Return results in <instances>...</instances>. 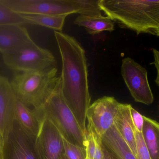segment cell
I'll use <instances>...</instances> for the list:
<instances>
[{"instance_id":"1","label":"cell","mask_w":159,"mask_h":159,"mask_svg":"<svg viewBox=\"0 0 159 159\" xmlns=\"http://www.w3.org/2000/svg\"><path fill=\"white\" fill-rule=\"evenodd\" d=\"M54 35L62 59L60 78L62 96L85 134L86 113L91 105L85 51L74 37L56 31Z\"/></svg>"},{"instance_id":"2","label":"cell","mask_w":159,"mask_h":159,"mask_svg":"<svg viewBox=\"0 0 159 159\" xmlns=\"http://www.w3.org/2000/svg\"><path fill=\"white\" fill-rule=\"evenodd\" d=\"M98 6L122 28L159 36V0H99Z\"/></svg>"},{"instance_id":"3","label":"cell","mask_w":159,"mask_h":159,"mask_svg":"<svg viewBox=\"0 0 159 159\" xmlns=\"http://www.w3.org/2000/svg\"><path fill=\"white\" fill-rule=\"evenodd\" d=\"M14 11L21 15L68 16L71 14L101 15L99 0H1Z\"/></svg>"},{"instance_id":"4","label":"cell","mask_w":159,"mask_h":159,"mask_svg":"<svg viewBox=\"0 0 159 159\" xmlns=\"http://www.w3.org/2000/svg\"><path fill=\"white\" fill-rule=\"evenodd\" d=\"M11 84L17 99L28 107H41L61 83L57 67L43 72H20Z\"/></svg>"},{"instance_id":"5","label":"cell","mask_w":159,"mask_h":159,"mask_svg":"<svg viewBox=\"0 0 159 159\" xmlns=\"http://www.w3.org/2000/svg\"><path fill=\"white\" fill-rule=\"evenodd\" d=\"M33 110L37 115L50 120L66 140L85 148V134L63 98L61 83L41 107Z\"/></svg>"},{"instance_id":"6","label":"cell","mask_w":159,"mask_h":159,"mask_svg":"<svg viewBox=\"0 0 159 159\" xmlns=\"http://www.w3.org/2000/svg\"><path fill=\"white\" fill-rule=\"evenodd\" d=\"M2 56L5 65L18 72H43L57 67L52 53L34 41Z\"/></svg>"},{"instance_id":"7","label":"cell","mask_w":159,"mask_h":159,"mask_svg":"<svg viewBox=\"0 0 159 159\" xmlns=\"http://www.w3.org/2000/svg\"><path fill=\"white\" fill-rule=\"evenodd\" d=\"M121 75L135 101L147 105L154 100L148 78V71L130 57L122 60Z\"/></svg>"},{"instance_id":"8","label":"cell","mask_w":159,"mask_h":159,"mask_svg":"<svg viewBox=\"0 0 159 159\" xmlns=\"http://www.w3.org/2000/svg\"><path fill=\"white\" fill-rule=\"evenodd\" d=\"M36 114L40 127L35 146L40 159H62L63 144L61 134L48 119Z\"/></svg>"},{"instance_id":"9","label":"cell","mask_w":159,"mask_h":159,"mask_svg":"<svg viewBox=\"0 0 159 159\" xmlns=\"http://www.w3.org/2000/svg\"><path fill=\"white\" fill-rule=\"evenodd\" d=\"M121 104L114 97L104 96L95 101L88 108L86 119L100 136L114 125Z\"/></svg>"},{"instance_id":"10","label":"cell","mask_w":159,"mask_h":159,"mask_svg":"<svg viewBox=\"0 0 159 159\" xmlns=\"http://www.w3.org/2000/svg\"><path fill=\"white\" fill-rule=\"evenodd\" d=\"M35 139L15 122L12 130L4 139V159H40Z\"/></svg>"},{"instance_id":"11","label":"cell","mask_w":159,"mask_h":159,"mask_svg":"<svg viewBox=\"0 0 159 159\" xmlns=\"http://www.w3.org/2000/svg\"><path fill=\"white\" fill-rule=\"evenodd\" d=\"M16 99L10 81L0 75V132L4 139L14 126V115Z\"/></svg>"},{"instance_id":"12","label":"cell","mask_w":159,"mask_h":159,"mask_svg":"<svg viewBox=\"0 0 159 159\" xmlns=\"http://www.w3.org/2000/svg\"><path fill=\"white\" fill-rule=\"evenodd\" d=\"M32 42L26 29L22 25H0V52L2 54Z\"/></svg>"},{"instance_id":"13","label":"cell","mask_w":159,"mask_h":159,"mask_svg":"<svg viewBox=\"0 0 159 159\" xmlns=\"http://www.w3.org/2000/svg\"><path fill=\"white\" fill-rule=\"evenodd\" d=\"M130 104H121L114 120V125L124 140L137 158L135 128L130 114Z\"/></svg>"},{"instance_id":"14","label":"cell","mask_w":159,"mask_h":159,"mask_svg":"<svg viewBox=\"0 0 159 159\" xmlns=\"http://www.w3.org/2000/svg\"><path fill=\"white\" fill-rule=\"evenodd\" d=\"M15 122L29 135L36 138L39 130V121L33 109L16 99L15 107Z\"/></svg>"},{"instance_id":"15","label":"cell","mask_w":159,"mask_h":159,"mask_svg":"<svg viewBox=\"0 0 159 159\" xmlns=\"http://www.w3.org/2000/svg\"><path fill=\"white\" fill-rule=\"evenodd\" d=\"M102 144L117 159H137L113 125L101 136Z\"/></svg>"},{"instance_id":"16","label":"cell","mask_w":159,"mask_h":159,"mask_svg":"<svg viewBox=\"0 0 159 159\" xmlns=\"http://www.w3.org/2000/svg\"><path fill=\"white\" fill-rule=\"evenodd\" d=\"M74 24L83 27L90 35H97L102 31L112 32L114 30V23L108 16L80 15L75 19Z\"/></svg>"},{"instance_id":"17","label":"cell","mask_w":159,"mask_h":159,"mask_svg":"<svg viewBox=\"0 0 159 159\" xmlns=\"http://www.w3.org/2000/svg\"><path fill=\"white\" fill-rule=\"evenodd\" d=\"M142 137L151 159H159V124L143 116Z\"/></svg>"},{"instance_id":"18","label":"cell","mask_w":159,"mask_h":159,"mask_svg":"<svg viewBox=\"0 0 159 159\" xmlns=\"http://www.w3.org/2000/svg\"><path fill=\"white\" fill-rule=\"evenodd\" d=\"M84 146L86 152L85 159H103V144L101 136L96 132L89 123L86 127Z\"/></svg>"},{"instance_id":"19","label":"cell","mask_w":159,"mask_h":159,"mask_svg":"<svg viewBox=\"0 0 159 159\" xmlns=\"http://www.w3.org/2000/svg\"><path fill=\"white\" fill-rule=\"evenodd\" d=\"M26 24L48 28L54 31L62 32L67 16L34 15H22Z\"/></svg>"},{"instance_id":"20","label":"cell","mask_w":159,"mask_h":159,"mask_svg":"<svg viewBox=\"0 0 159 159\" xmlns=\"http://www.w3.org/2000/svg\"><path fill=\"white\" fill-rule=\"evenodd\" d=\"M26 24L22 15L11 10L0 0V25Z\"/></svg>"},{"instance_id":"21","label":"cell","mask_w":159,"mask_h":159,"mask_svg":"<svg viewBox=\"0 0 159 159\" xmlns=\"http://www.w3.org/2000/svg\"><path fill=\"white\" fill-rule=\"evenodd\" d=\"M63 152L62 159H85L86 157L85 148L72 144L62 137Z\"/></svg>"},{"instance_id":"22","label":"cell","mask_w":159,"mask_h":159,"mask_svg":"<svg viewBox=\"0 0 159 159\" xmlns=\"http://www.w3.org/2000/svg\"><path fill=\"white\" fill-rule=\"evenodd\" d=\"M137 159H151L148 150L145 145L141 133L135 130Z\"/></svg>"},{"instance_id":"23","label":"cell","mask_w":159,"mask_h":159,"mask_svg":"<svg viewBox=\"0 0 159 159\" xmlns=\"http://www.w3.org/2000/svg\"><path fill=\"white\" fill-rule=\"evenodd\" d=\"M131 119L135 130L139 133H142L143 124V116L137 111L132 107L130 108Z\"/></svg>"},{"instance_id":"24","label":"cell","mask_w":159,"mask_h":159,"mask_svg":"<svg viewBox=\"0 0 159 159\" xmlns=\"http://www.w3.org/2000/svg\"><path fill=\"white\" fill-rule=\"evenodd\" d=\"M152 52L154 56V62L151 63L150 65H154L157 70V76L155 81L157 86H158L159 84V52L155 49H152Z\"/></svg>"},{"instance_id":"25","label":"cell","mask_w":159,"mask_h":159,"mask_svg":"<svg viewBox=\"0 0 159 159\" xmlns=\"http://www.w3.org/2000/svg\"><path fill=\"white\" fill-rule=\"evenodd\" d=\"M103 159H117V158L115 157V156L103 145Z\"/></svg>"},{"instance_id":"26","label":"cell","mask_w":159,"mask_h":159,"mask_svg":"<svg viewBox=\"0 0 159 159\" xmlns=\"http://www.w3.org/2000/svg\"><path fill=\"white\" fill-rule=\"evenodd\" d=\"M4 138L0 132V159H4Z\"/></svg>"}]
</instances>
